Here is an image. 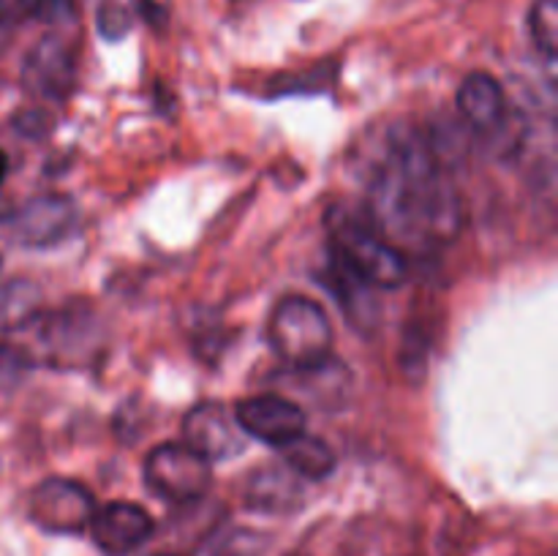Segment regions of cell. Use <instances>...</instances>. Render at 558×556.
I'll list each match as a JSON object with an SVG mask.
<instances>
[{
  "label": "cell",
  "mask_w": 558,
  "mask_h": 556,
  "mask_svg": "<svg viewBox=\"0 0 558 556\" xmlns=\"http://www.w3.org/2000/svg\"><path fill=\"white\" fill-rule=\"evenodd\" d=\"M80 223L74 200L63 194L33 196L9 218V234L25 249H52L69 240Z\"/></svg>",
  "instance_id": "cell-7"
},
{
  "label": "cell",
  "mask_w": 558,
  "mask_h": 556,
  "mask_svg": "<svg viewBox=\"0 0 558 556\" xmlns=\"http://www.w3.org/2000/svg\"><path fill=\"white\" fill-rule=\"evenodd\" d=\"M0 270H3V256H0Z\"/></svg>",
  "instance_id": "cell-21"
},
{
  "label": "cell",
  "mask_w": 558,
  "mask_h": 556,
  "mask_svg": "<svg viewBox=\"0 0 558 556\" xmlns=\"http://www.w3.org/2000/svg\"><path fill=\"white\" fill-rule=\"evenodd\" d=\"M363 210L396 249L450 243L463 221L458 191L434 147L414 129L387 131L371 167Z\"/></svg>",
  "instance_id": "cell-1"
},
{
  "label": "cell",
  "mask_w": 558,
  "mask_h": 556,
  "mask_svg": "<svg viewBox=\"0 0 558 556\" xmlns=\"http://www.w3.org/2000/svg\"><path fill=\"white\" fill-rule=\"evenodd\" d=\"M22 85L41 101H65L76 87V47L63 33H47L22 63Z\"/></svg>",
  "instance_id": "cell-6"
},
{
  "label": "cell",
  "mask_w": 558,
  "mask_h": 556,
  "mask_svg": "<svg viewBox=\"0 0 558 556\" xmlns=\"http://www.w3.org/2000/svg\"><path fill=\"white\" fill-rule=\"evenodd\" d=\"M153 556H178V554H153Z\"/></svg>",
  "instance_id": "cell-20"
},
{
  "label": "cell",
  "mask_w": 558,
  "mask_h": 556,
  "mask_svg": "<svg viewBox=\"0 0 558 556\" xmlns=\"http://www.w3.org/2000/svg\"><path fill=\"white\" fill-rule=\"evenodd\" d=\"M327 232L330 249L374 289H398L407 281V256L390 240L381 238L365 210H352L347 205L332 207L327 216Z\"/></svg>",
  "instance_id": "cell-2"
},
{
  "label": "cell",
  "mask_w": 558,
  "mask_h": 556,
  "mask_svg": "<svg viewBox=\"0 0 558 556\" xmlns=\"http://www.w3.org/2000/svg\"><path fill=\"white\" fill-rule=\"evenodd\" d=\"M96 499L82 483L69 478H47L33 488L27 516L41 532L80 534L90 527Z\"/></svg>",
  "instance_id": "cell-5"
},
{
  "label": "cell",
  "mask_w": 558,
  "mask_h": 556,
  "mask_svg": "<svg viewBox=\"0 0 558 556\" xmlns=\"http://www.w3.org/2000/svg\"><path fill=\"white\" fill-rule=\"evenodd\" d=\"M87 529L104 556H131L153 537L156 523L142 505L109 501V505L96 507Z\"/></svg>",
  "instance_id": "cell-10"
},
{
  "label": "cell",
  "mask_w": 558,
  "mask_h": 556,
  "mask_svg": "<svg viewBox=\"0 0 558 556\" xmlns=\"http://www.w3.org/2000/svg\"><path fill=\"white\" fill-rule=\"evenodd\" d=\"M5 174H9V156H5L3 147H0V183L5 180Z\"/></svg>",
  "instance_id": "cell-19"
},
{
  "label": "cell",
  "mask_w": 558,
  "mask_h": 556,
  "mask_svg": "<svg viewBox=\"0 0 558 556\" xmlns=\"http://www.w3.org/2000/svg\"><path fill=\"white\" fill-rule=\"evenodd\" d=\"M183 442L213 463L240 456L248 445V436L227 403L202 401L183 418Z\"/></svg>",
  "instance_id": "cell-8"
},
{
  "label": "cell",
  "mask_w": 558,
  "mask_h": 556,
  "mask_svg": "<svg viewBox=\"0 0 558 556\" xmlns=\"http://www.w3.org/2000/svg\"><path fill=\"white\" fill-rule=\"evenodd\" d=\"M529 36L537 52L554 63L558 52V0H534L529 11Z\"/></svg>",
  "instance_id": "cell-16"
},
{
  "label": "cell",
  "mask_w": 558,
  "mask_h": 556,
  "mask_svg": "<svg viewBox=\"0 0 558 556\" xmlns=\"http://www.w3.org/2000/svg\"><path fill=\"white\" fill-rule=\"evenodd\" d=\"M303 485L298 474L289 467H262L251 474L248 488H245V505L256 512H270L283 516L300 507Z\"/></svg>",
  "instance_id": "cell-13"
},
{
  "label": "cell",
  "mask_w": 558,
  "mask_h": 556,
  "mask_svg": "<svg viewBox=\"0 0 558 556\" xmlns=\"http://www.w3.org/2000/svg\"><path fill=\"white\" fill-rule=\"evenodd\" d=\"M63 0H0V36L38 16L58 14Z\"/></svg>",
  "instance_id": "cell-17"
},
{
  "label": "cell",
  "mask_w": 558,
  "mask_h": 556,
  "mask_svg": "<svg viewBox=\"0 0 558 556\" xmlns=\"http://www.w3.org/2000/svg\"><path fill=\"white\" fill-rule=\"evenodd\" d=\"M232 412L245 436H254L270 447H283L298 439L300 434H305V423H308L303 407L278 392L243 398Z\"/></svg>",
  "instance_id": "cell-9"
},
{
  "label": "cell",
  "mask_w": 558,
  "mask_h": 556,
  "mask_svg": "<svg viewBox=\"0 0 558 556\" xmlns=\"http://www.w3.org/2000/svg\"><path fill=\"white\" fill-rule=\"evenodd\" d=\"M142 478L158 499L174 501V505L202 499L213 485L210 461L191 450L185 442H167V445L153 447L142 463Z\"/></svg>",
  "instance_id": "cell-4"
},
{
  "label": "cell",
  "mask_w": 558,
  "mask_h": 556,
  "mask_svg": "<svg viewBox=\"0 0 558 556\" xmlns=\"http://www.w3.org/2000/svg\"><path fill=\"white\" fill-rule=\"evenodd\" d=\"M98 3H104V0H98Z\"/></svg>",
  "instance_id": "cell-22"
},
{
  "label": "cell",
  "mask_w": 558,
  "mask_h": 556,
  "mask_svg": "<svg viewBox=\"0 0 558 556\" xmlns=\"http://www.w3.org/2000/svg\"><path fill=\"white\" fill-rule=\"evenodd\" d=\"M322 281H325L327 289L336 294L338 309L343 311L349 325L357 327V330L363 333L374 330L376 322H379L376 289L371 287L357 270H352V267H349L332 249H327V265L325 273H322Z\"/></svg>",
  "instance_id": "cell-11"
},
{
  "label": "cell",
  "mask_w": 558,
  "mask_h": 556,
  "mask_svg": "<svg viewBox=\"0 0 558 556\" xmlns=\"http://www.w3.org/2000/svg\"><path fill=\"white\" fill-rule=\"evenodd\" d=\"M96 25L107 41H118L134 27V11L120 0H104V3H98Z\"/></svg>",
  "instance_id": "cell-18"
},
{
  "label": "cell",
  "mask_w": 558,
  "mask_h": 556,
  "mask_svg": "<svg viewBox=\"0 0 558 556\" xmlns=\"http://www.w3.org/2000/svg\"><path fill=\"white\" fill-rule=\"evenodd\" d=\"M267 341L292 371L316 368L332 360V325L327 311L308 298H287L272 309Z\"/></svg>",
  "instance_id": "cell-3"
},
{
  "label": "cell",
  "mask_w": 558,
  "mask_h": 556,
  "mask_svg": "<svg viewBox=\"0 0 558 556\" xmlns=\"http://www.w3.org/2000/svg\"><path fill=\"white\" fill-rule=\"evenodd\" d=\"M38 292L31 281H11L0 289V330L22 333L38 316Z\"/></svg>",
  "instance_id": "cell-15"
},
{
  "label": "cell",
  "mask_w": 558,
  "mask_h": 556,
  "mask_svg": "<svg viewBox=\"0 0 558 556\" xmlns=\"http://www.w3.org/2000/svg\"><path fill=\"white\" fill-rule=\"evenodd\" d=\"M287 467L292 469L298 478L305 480H327L338 467V456L325 439L311 434H300L289 445L281 447Z\"/></svg>",
  "instance_id": "cell-14"
},
{
  "label": "cell",
  "mask_w": 558,
  "mask_h": 556,
  "mask_svg": "<svg viewBox=\"0 0 558 556\" xmlns=\"http://www.w3.org/2000/svg\"><path fill=\"white\" fill-rule=\"evenodd\" d=\"M458 112L480 134H496L505 129L507 93L496 76L474 71L458 87Z\"/></svg>",
  "instance_id": "cell-12"
}]
</instances>
